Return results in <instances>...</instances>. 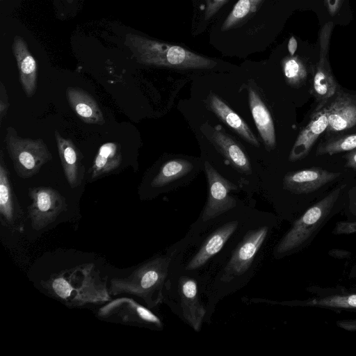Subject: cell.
Instances as JSON below:
<instances>
[{
    "instance_id": "cell-16",
    "label": "cell",
    "mask_w": 356,
    "mask_h": 356,
    "mask_svg": "<svg viewBox=\"0 0 356 356\" xmlns=\"http://www.w3.org/2000/svg\"><path fill=\"white\" fill-rule=\"evenodd\" d=\"M205 102L209 110L245 141L254 147L260 146L257 138L245 121L217 95L211 92Z\"/></svg>"
},
{
    "instance_id": "cell-33",
    "label": "cell",
    "mask_w": 356,
    "mask_h": 356,
    "mask_svg": "<svg viewBox=\"0 0 356 356\" xmlns=\"http://www.w3.org/2000/svg\"><path fill=\"white\" fill-rule=\"evenodd\" d=\"M328 13L331 16H334L341 9L343 0H325Z\"/></svg>"
},
{
    "instance_id": "cell-36",
    "label": "cell",
    "mask_w": 356,
    "mask_h": 356,
    "mask_svg": "<svg viewBox=\"0 0 356 356\" xmlns=\"http://www.w3.org/2000/svg\"><path fill=\"white\" fill-rule=\"evenodd\" d=\"M69 3H72L74 0H66Z\"/></svg>"
},
{
    "instance_id": "cell-25",
    "label": "cell",
    "mask_w": 356,
    "mask_h": 356,
    "mask_svg": "<svg viewBox=\"0 0 356 356\" xmlns=\"http://www.w3.org/2000/svg\"><path fill=\"white\" fill-rule=\"evenodd\" d=\"M282 67L286 81L290 86L299 88L305 82L307 70L298 56L284 57L282 60Z\"/></svg>"
},
{
    "instance_id": "cell-21",
    "label": "cell",
    "mask_w": 356,
    "mask_h": 356,
    "mask_svg": "<svg viewBox=\"0 0 356 356\" xmlns=\"http://www.w3.org/2000/svg\"><path fill=\"white\" fill-rule=\"evenodd\" d=\"M122 155L118 143L107 142L102 145L90 168V177L95 179L117 169L121 164Z\"/></svg>"
},
{
    "instance_id": "cell-34",
    "label": "cell",
    "mask_w": 356,
    "mask_h": 356,
    "mask_svg": "<svg viewBox=\"0 0 356 356\" xmlns=\"http://www.w3.org/2000/svg\"><path fill=\"white\" fill-rule=\"evenodd\" d=\"M346 166L353 170H356V149L350 151L346 155Z\"/></svg>"
},
{
    "instance_id": "cell-31",
    "label": "cell",
    "mask_w": 356,
    "mask_h": 356,
    "mask_svg": "<svg viewBox=\"0 0 356 356\" xmlns=\"http://www.w3.org/2000/svg\"><path fill=\"white\" fill-rule=\"evenodd\" d=\"M10 104L6 88L2 82L0 83V122L1 123L6 117Z\"/></svg>"
},
{
    "instance_id": "cell-10",
    "label": "cell",
    "mask_w": 356,
    "mask_h": 356,
    "mask_svg": "<svg viewBox=\"0 0 356 356\" xmlns=\"http://www.w3.org/2000/svg\"><path fill=\"white\" fill-rule=\"evenodd\" d=\"M204 134L215 148L240 172L252 173L249 158L243 147L222 130L207 126Z\"/></svg>"
},
{
    "instance_id": "cell-28",
    "label": "cell",
    "mask_w": 356,
    "mask_h": 356,
    "mask_svg": "<svg viewBox=\"0 0 356 356\" xmlns=\"http://www.w3.org/2000/svg\"><path fill=\"white\" fill-rule=\"evenodd\" d=\"M345 286L356 290V262L346 268L343 273Z\"/></svg>"
},
{
    "instance_id": "cell-3",
    "label": "cell",
    "mask_w": 356,
    "mask_h": 356,
    "mask_svg": "<svg viewBox=\"0 0 356 356\" xmlns=\"http://www.w3.org/2000/svg\"><path fill=\"white\" fill-rule=\"evenodd\" d=\"M4 141L14 170L21 178L32 177L52 159V154L42 139L22 138L13 127H7Z\"/></svg>"
},
{
    "instance_id": "cell-17",
    "label": "cell",
    "mask_w": 356,
    "mask_h": 356,
    "mask_svg": "<svg viewBox=\"0 0 356 356\" xmlns=\"http://www.w3.org/2000/svg\"><path fill=\"white\" fill-rule=\"evenodd\" d=\"M66 97L71 108L82 122L99 125L105 123L103 113L97 101L86 90L68 87Z\"/></svg>"
},
{
    "instance_id": "cell-30",
    "label": "cell",
    "mask_w": 356,
    "mask_h": 356,
    "mask_svg": "<svg viewBox=\"0 0 356 356\" xmlns=\"http://www.w3.org/2000/svg\"><path fill=\"white\" fill-rule=\"evenodd\" d=\"M228 0H206L204 17L211 19Z\"/></svg>"
},
{
    "instance_id": "cell-20",
    "label": "cell",
    "mask_w": 356,
    "mask_h": 356,
    "mask_svg": "<svg viewBox=\"0 0 356 356\" xmlns=\"http://www.w3.org/2000/svg\"><path fill=\"white\" fill-rule=\"evenodd\" d=\"M29 195L32 200L30 210L34 217L49 218L58 213L66 207L64 197L51 187L31 188Z\"/></svg>"
},
{
    "instance_id": "cell-29",
    "label": "cell",
    "mask_w": 356,
    "mask_h": 356,
    "mask_svg": "<svg viewBox=\"0 0 356 356\" xmlns=\"http://www.w3.org/2000/svg\"><path fill=\"white\" fill-rule=\"evenodd\" d=\"M334 234L356 233V220L340 221L333 231Z\"/></svg>"
},
{
    "instance_id": "cell-23",
    "label": "cell",
    "mask_w": 356,
    "mask_h": 356,
    "mask_svg": "<svg viewBox=\"0 0 356 356\" xmlns=\"http://www.w3.org/2000/svg\"><path fill=\"white\" fill-rule=\"evenodd\" d=\"M15 194L9 172L6 165L3 151L0 153V211L10 219L14 212Z\"/></svg>"
},
{
    "instance_id": "cell-5",
    "label": "cell",
    "mask_w": 356,
    "mask_h": 356,
    "mask_svg": "<svg viewBox=\"0 0 356 356\" xmlns=\"http://www.w3.org/2000/svg\"><path fill=\"white\" fill-rule=\"evenodd\" d=\"M333 27V22H328L322 26L319 33V60L316 64L312 83V94L318 103L316 111L323 108L337 90L338 86L327 58Z\"/></svg>"
},
{
    "instance_id": "cell-19",
    "label": "cell",
    "mask_w": 356,
    "mask_h": 356,
    "mask_svg": "<svg viewBox=\"0 0 356 356\" xmlns=\"http://www.w3.org/2000/svg\"><path fill=\"white\" fill-rule=\"evenodd\" d=\"M248 102L253 120L266 148L268 150L275 149L276 137L273 118L268 108L252 87L248 88Z\"/></svg>"
},
{
    "instance_id": "cell-7",
    "label": "cell",
    "mask_w": 356,
    "mask_h": 356,
    "mask_svg": "<svg viewBox=\"0 0 356 356\" xmlns=\"http://www.w3.org/2000/svg\"><path fill=\"white\" fill-rule=\"evenodd\" d=\"M268 232L266 226L248 231L233 252L225 266L220 280L228 283L243 275L250 267Z\"/></svg>"
},
{
    "instance_id": "cell-13",
    "label": "cell",
    "mask_w": 356,
    "mask_h": 356,
    "mask_svg": "<svg viewBox=\"0 0 356 356\" xmlns=\"http://www.w3.org/2000/svg\"><path fill=\"white\" fill-rule=\"evenodd\" d=\"M178 286L182 315L191 327L195 332H199L206 310L200 302L197 283L189 277L182 276Z\"/></svg>"
},
{
    "instance_id": "cell-26",
    "label": "cell",
    "mask_w": 356,
    "mask_h": 356,
    "mask_svg": "<svg viewBox=\"0 0 356 356\" xmlns=\"http://www.w3.org/2000/svg\"><path fill=\"white\" fill-rule=\"evenodd\" d=\"M356 149V133L331 138L321 143L316 155H333Z\"/></svg>"
},
{
    "instance_id": "cell-1",
    "label": "cell",
    "mask_w": 356,
    "mask_h": 356,
    "mask_svg": "<svg viewBox=\"0 0 356 356\" xmlns=\"http://www.w3.org/2000/svg\"><path fill=\"white\" fill-rule=\"evenodd\" d=\"M345 188L344 184L338 186L298 216L277 243L275 256L283 257L309 246L329 220L340 210Z\"/></svg>"
},
{
    "instance_id": "cell-11",
    "label": "cell",
    "mask_w": 356,
    "mask_h": 356,
    "mask_svg": "<svg viewBox=\"0 0 356 356\" xmlns=\"http://www.w3.org/2000/svg\"><path fill=\"white\" fill-rule=\"evenodd\" d=\"M326 108L316 111L307 124L300 131L289 155V161L302 160L309 152L318 138L327 131Z\"/></svg>"
},
{
    "instance_id": "cell-15",
    "label": "cell",
    "mask_w": 356,
    "mask_h": 356,
    "mask_svg": "<svg viewBox=\"0 0 356 356\" xmlns=\"http://www.w3.org/2000/svg\"><path fill=\"white\" fill-rule=\"evenodd\" d=\"M325 108L328 120L327 131L339 132L356 124V102L349 95L339 92Z\"/></svg>"
},
{
    "instance_id": "cell-18",
    "label": "cell",
    "mask_w": 356,
    "mask_h": 356,
    "mask_svg": "<svg viewBox=\"0 0 356 356\" xmlns=\"http://www.w3.org/2000/svg\"><path fill=\"white\" fill-rule=\"evenodd\" d=\"M238 224L236 220L229 222L211 233L188 262L186 269L192 270L200 268L209 259L220 252L237 229Z\"/></svg>"
},
{
    "instance_id": "cell-24",
    "label": "cell",
    "mask_w": 356,
    "mask_h": 356,
    "mask_svg": "<svg viewBox=\"0 0 356 356\" xmlns=\"http://www.w3.org/2000/svg\"><path fill=\"white\" fill-rule=\"evenodd\" d=\"M264 0H238L224 21L221 30L228 31L250 17Z\"/></svg>"
},
{
    "instance_id": "cell-14",
    "label": "cell",
    "mask_w": 356,
    "mask_h": 356,
    "mask_svg": "<svg viewBox=\"0 0 356 356\" xmlns=\"http://www.w3.org/2000/svg\"><path fill=\"white\" fill-rule=\"evenodd\" d=\"M12 50L17 64L21 86L26 96L30 98L35 95L37 88L36 61L29 51L26 42L19 35L15 36Z\"/></svg>"
},
{
    "instance_id": "cell-9",
    "label": "cell",
    "mask_w": 356,
    "mask_h": 356,
    "mask_svg": "<svg viewBox=\"0 0 356 356\" xmlns=\"http://www.w3.org/2000/svg\"><path fill=\"white\" fill-rule=\"evenodd\" d=\"M340 175L319 167L293 171L285 175L283 188L295 195H308L318 191Z\"/></svg>"
},
{
    "instance_id": "cell-35",
    "label": "cell",
    "mask_w": 356,
    "mask_h": 356,
    "mask_svg": "<svg viewBox=\"0 0 356 356\" xmlns=\"http://www.w3.org/2000/svg\"><path fill=\"white\" fill-rule=\"evenodd\" d=\"M298 47V43L296 38L294 36H291L288 42V50L290 54V56H294Z\"/></svg>"
},
{
    "instance_id": "cell-22",
    "label": "cell",
    "mask_w": 356,
    "mask_h": 356,
    "mask_svg": "<svg viewBox=\"0 0 356 356\" xmlns=\"http://www.w3.org/2000/svg\"><path fill=\"white\" fill-rule=\"evenodd\" d=\"M193 165L184 159L166 161L151 182L153 187H163L184 177L191 171Z\"/></svg>"
},
{
    "instance_id": "cell-2",
    "label": "cell",
    "mask_w": 356,
    "mask_h": 356,
    "mask_svg": "<svg viewBox=\"0 0 356 356\" xmlns=\"http://www.w3.org/2000/svg\"><path fill=\"white\" fill-rule=\"evenodd\" d=\"M124 44L137 61L145 65L177 69H211L217 63L181 46L153 40L136 33L125 35Z\"/></svg>"
},
{
    "instance_id": "cell-12",
    "label": "cell",
    "mask_w": 356,
    "mask_h": 356,
    "mask_svg": "<svg viewBox=\"0 0 356 356\" xmlns=\"http://www.w3.org/2000/svg\"><path fill=\"white\" fill-rule=\"evenodd\" d=\"M54 136L65 179L71 188L79 186L85 170L82 155L74 143L63 137L58 131H54Z\"/></svg>"
},
{
    "instance_id": "cell-4",
    "label": "cell",
    "mask_w": 356,
    "mask_h": 356,
    "mask_svg": "<svg viewBox=\"0 0 356 356\" xmlns=\"http://www.w3.org/2000/svg\"><path fill=\"white\" fill-rule=\"evenodd\" d=\"M306 291L312 296L303 300H285L280 304L291 307H315L338 312L356 313V290L338 284L332 286L311 285Z\"/></svg>"
},
{
    "instance_id": "cell-6",
    "label": "cell",
    "mask_w": 356,
    "mask_h": 356,
    "mask_svg": "<svg viewBox=\"0 0 356 356\" xmlns=\"http://www.w3.org/2000/svg\"><path fill=\"white\" fill-rule=\"evenodd\" d=\"M204 170L208 183V197L202 215L203 222L216 218L234 208L236 200L230 193L237 188L208 161L204 163Z\"/></svg>"
},
{
    "instance_id": "cell-27",
    "label": "cell",
    "mask_w": 356,
    "mask_h": 356,
    "mask_svg": "<svg viewBox=\"0 0 356 356\" xmlns=\"http://www.w3.org/2000/svg\"><path fill=\"white\" fill-rule=\"evenodd\" d=\"M53 288L56 294L63 298L68 297L72 292V287L63 278H58L53 283Z\"/></svg>"
},
{
    "instance_id": "cell-8",
    "label": "cell",
    "mask_w": 356,
    "mask_h": 356,
    "mask_svg": "<svg viewBox=\"0 0 356 356\" xmlns=\"http://www.w3.org/2000/svg\"><path fill=\"white\" fill-rule=\"evenodd\" d=\"M170 257H158L147 264L138 273L136 288L153 305L163 298L162 289L168 275Z\"/></svg>"
},
{
    "instance_id": "cell-32",
    "label": "cell",
    "mask_w": 356,
    "mask_h": 356,
    "mask_svg": "<svg viewBox=\"0 0 356 356\" xmlns=\"http://www.w3.org/2000/svg\"><path fill=\"white\" fill-rule=\"evenodd\" d=\"M336 325L343 330L356 332V316L337 321Z\"/></svg>"
},
{
    "instance_id": "cell-37",
    "label": "cell",
    "mask_w": 356,
    "mask_h": 356,
    "mask_svg": "<svg viewBox=\"0 0 356 356\" xmlns=\"http://www.w3.org/2000/svg\"><path fill=\"white\" fill-rule=\"evenodd\" d=\"M1 1H2V0H1Z\"/></svg>"
}]
</instances>
